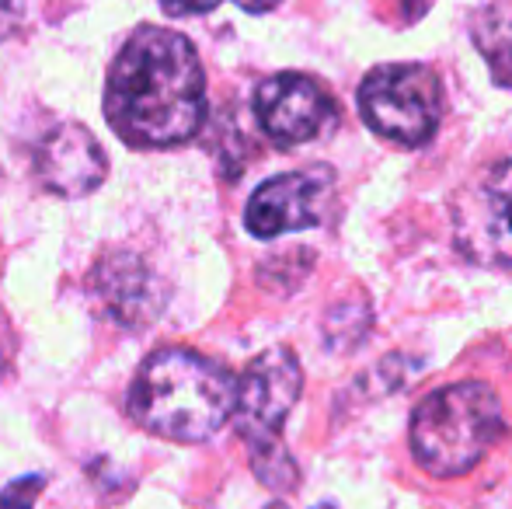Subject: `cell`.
Instances as JSON below:
<instances>
[{
  "label": "cell",
  "mask_w": 512,
  "mask_h": 509,
  "mask_svg": "<svg viewBox=\"0 0 512 509\" xmlns=\"http://www.w3.org/2000/svg\"><path fill=\"white\" fill-rule=\"evenodd\" d=\"M108 126L129 147H178L206 119V74L185 35L136 28L119 49L105 88Z\"/></svg>",
  "instance_id": "obj_1"
},
{
  "label": "cell",
  "mask_w": 512,
  "mask_h": 509,
  "mask_svg": "<svg viewBox=\"0 0 512 509\" xmlns=\"http://www.w3.org/2000/svg\"><path fill=\"white\" fill-rule=\"evenodd\" d=\"M237 377L189 349H161L140 367L129 415L147 433L175 443H203L234 415Z\"/></svg>",
  "instance_id": "obj_2"
},
{
  "label": "cell",
  "mask_w": 512,
  "mask_h": 509,
  "mask_svg": "<svg viewBox=\"0 0 512 509\" xmlns=\"http://www.w3.org/2000/svg\"><path fill=\"white\" fill-rule=\"evenodd\" d=\"M502 429L506 419L499 394L481 381H464L418 401L408 440L415 461L432 478H457L492 450Z\"/></svg>",
  "instance_id": "obj_3"
},
{
  "label": "cell",
  "mask_w": 512,
  "mask_h": 509,
  "mask_svg": "<svg viewBox=\"0 0 512 509\" xmlns=\"http://www.w3.org/2000/svg\"><path fill=\"white\" fill-rule=\"evenodd\" d=\"M300 391H304V370L286 346L258 353L237 381V433L251 450V468L269 489L297 485V468L283 450V422L297 408Z\"/></svg>",
  "instance_id": "obj_4"
},
{
  "label": "cell",
  "mask_w": 512,
  "mask_h": 509,
  "mask_svg": "<svg viewBox=\"0 0 512 509\" xmlns=\"http://www.w3.org/2000/svg\"><path fill=\"white\" fill-rule=\"evenodd\" d=\"M359 112L366 126L398 147H422L436 136L443 116L439 81L422 63H384L363 77Z\"/></svg>",
  "instance_id": "obj_5"
},
{
  "label": "cell",
  "mask_w": 512,
  "mask_h": 509,
  "mask_svg": "<svg viewBox=\"0 0 512 509\" xmlns=\"http://www.w3.org/2000/svg\"><path fill=\"white\" fill-rule=\"evenodd\" d=\"M335 199V175L317 164L304 171H286L258 185L244 210V224L255 238H279V234L317 227Z\"/></svg>",
  "instance_id": "obj_6"
},
{
  "label": "cell",
  "mask_w": 512,
  "mask_h": 509,
  "mask_svg": "<svg viewBox=\"0 0 512 509\" xmlns=\"http://www.w3.org/2000/svg\"><path fill=\"white\" fill-rule=\"evenodd\" d=\"M255 112L262 129L279 147L310 143L335 123V102L328 98V91L314 77L293 74V70L262 81V88L255 91Z\"/></svg>",
  "instance_id": "obj_7"
},
{
  "label": "cell",
  "mask_w": 512,
  "mask_h": 509,
  "mask_svg": "<svg viewBox=\"0 0 512 509\" xmlns=\"http://www.w3.org/2000/svg\"><path fill=\"white\" fill-rule=\"evenodd\" d=\"M108 157L102 143L77 123H60L35 154V178L60 199H84L105 182Z\"/></svg>",
  "instance_id": "obj_8"
},
{
  "label": "cell",
  "mask_w": 512,
  "mask_h": 509,
  "mask_svg": "<svg viewBox=\"0 0 512 509\" xmlns=\"http://www.w3.org/2000/svg\"><path fill=\"white\" fill-rule=\"evenodd\" d=\"M95 293L122 328H147L164 307V286L133 252H112L95 265Z\"/></svg>",
  "instance_id": "obj_9"
},
{
  "label": "cell",
  "mask_w": 512,
  "mask_h": 509,
  "mask_svg": "<svg viewBox=\"0 0 512 509\" xmlns=\"http://www.w3.org/2000/svg\"><path fill=\"white\" fill-rule=\"evenodd\" d=\"M481 245L495 262L512 265V157L495 164L481 185L478 199Z\"/></svg>",
  "instance_id": "obj_10"
},
{
  "label": "cell",
  "mask_w": 512,
  "mask_h": 509,
  "mask_svg": "<svg viewBox=\"0 0 512 509\" xmlns=\"http://www.w3.org/2000/svg\"><path fill=\"white\" fill-rule=\"evenodd\" d=\"M478 53L499 88H512V0H488L471 21Z\"/></svg>",
  "instance_id": "obj_11"
},
{
  "label": "cell",
  "mask_w": 512,
  "mask_h": 509,
  "mask_svg": "<svg viewBox=\"0 0 512 509\" xmlns=\"http://www.w3.org/2000/svg\"><path fill=\"white\" fill-rule=\"evenodd\" d=\"M46 489V478L42 475H25L18 482H11L4 492H0V509H32L35 499Z\"/></svg>",
  "instance_id": "obj_12"
},
{
  "label": "cell",
  "mask_w": 512,
  "mask_h": 509,
  "mask_svg": "<svg viewBox=\"0 0 512 509\" xmlns=\"http://www.w3.org/2000/svg\"><path fill=\"white\" fill-rule=\"evenodd\" d=\"M28 4L32 0H0V39H11L28 18Z\"/></svg>",
  "instance_id": "obj_13"
},
{
  "label": "cell",
  "mask_w": 512,
  "mask_h": 509,
  "mask_svg": "<svg viewBox=\"0 0 512 509\" xmlns=\"http://www.w3.org/2000/svg\"><path fill=\"white\" fill-rule=\"evenodd\" d=\"M216 4H220V0H161L164 14H171V18H192V14H206V11H213Z\"/></svg>",
  "instance_id": "obj_14"
},
{
  "label": "cell",
  "mask_w": 512,
  "mask_h": 509,
  "mask_svg": "<svg viewBox=\"0 0 512 509\" xmlns=\"http://www.w3.org/2000/svg\"><path fill=\"white\" fill-rule=\"evenodd\" d=\"M237 7H244V11H251V14H265V11H272V7H279L283 0H234Z\"/></svg>",
  "instance_id": "obj_15"
},
{
  "label": "cell",
  "mask_w": 512,
  "mask_h": 509,
  "mask_svg": "<svg viewBox=\"0 0 512 509\" xmlns=\"http://www.w3.org/2000/svg\"><path fill=\"white\" fill-rule=\"evenodd\" d=\"M269 509H286V506H269ZM317 509H335V506H317Z\"/></svg>",
  "instance_id": "obj_16"
},
{
  "label": "cell",
  "mask_w": 512,
  "mask_h": 509,
  "mask_svg": "<svg viewBox=\"0 0 512 509\" xmlns=\"http://www.w3.org/2000/svg\"><path fill=\"white\" fill-rule=\"evenodd\" d=\"M0 370H4V367H0Z\"/></svg>",
  "instance_id": "obj_17"
}]
</instances>
